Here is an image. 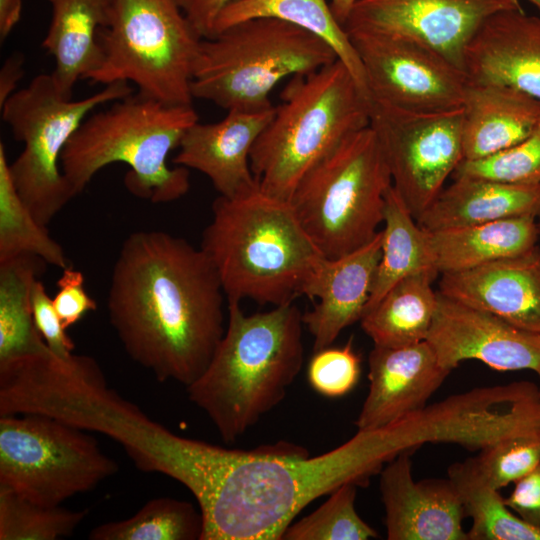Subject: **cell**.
I'll use <instances>...</instances> for the list:
<instances>
[{"label": "cell", "mask_w": 540, "mask_h": 540, "mask_svg": "<svg viewBox=\"0 0 540 540\" xmlns=\"http://www.w3.org/2000/svg\"><path fill=\"white\" fill-rule=\"evenodd\" d=\"M322 39L289 22L248 19L202 39L191 94L230 110L273 108L269 95L289 76L306 75L336 61Z\"/></svg>", "instance_id": "7"}, {"label": "cell", "mask_w": 540, "mask_h": 540, "mask_svg": "<svg viewBox=\"0 0 540 540\" xmlns=\"http://www.w3.org/2000/svg\"><path fill=\"white\" fill-rule=\"evenodd\" d=\"M390 461L379 430H358L318 456L279 441L229 449L163 427L148 443L145 464L184 485L203 517L201 540H281L295 517L346 483L365 486Z\"/></svg>", "instance_id": "1"}, {"label": "cell", "mask_w": 540, "mask_h": 540, "mask_svg": "<svg viewBox=\"0 0 540 540\" xmlns=\"http://www.w3.org/2000/svg\"><path fill=\"white\" fill-rule=\"evenodd\" d=\"M540 213V185L456 176L416 219L429 232Z\"/></svg>", "instance_id": "23"}, {"label": "cell", "mask_w": 540, "mask_h": 540, "mask_svg": "<svg viewBox=\"0 0 540 540\" xmlns=\"http://www.w3.org/2000/svg\"><path fill=\"white\" fill-rule=\"evenodd\" d=\"M426 341L450 371L478 360L494 370H531L540 376V334L440 293Z\"/></svg>", "instance_id": "15"}, {"label": "cell", "mask_w": 540, "mask_h": 540, "mask_svg": "<svg viewBox=\"0 0 540 540\" xmlns=\"http://www.w3.org/2000/svg\"><path fill=\"white\" fill-rule=\"evenodd\" d=\"M87 510L34 502L0 486V540H56L71 536Z\"/></svg>", "instance_id": "33"}, {"label": "cell", "mask_w": 540, "mask_h": 540, "mask_svg": "<svg viewBox=\"0 0 540 540\" xmlns=\"http://www.w3.org/2000/svg\"><path fill=\"white\" fill-rule=\"evenodd\" d=\"M200 509L171 497L149 500L133 516L93 528L90 540H201Z\"/></svg>", "instance_id": "32"}, {"label": "cell", "mask_w": 540, "mask_h": 540, "mask_svg": "<svg viewBox=\"0 0 540 540\" xmlns=\"http://www.w3.org/2000/svg\"><path fill=\"white\" fill-rule=\"evenodd\" d=\"M391 185L384 152L369 125L316 164L289 202L320 253L334 259L376 236Z\"/></svg>", "instance_id": "8"}, {"label": "cell", "mask_w": 540, "mask_h": 540, "mask_svg": "<svg viewBox=\"0 0 540 540\" xmlns=\"http://www.w3.org/2000/svg\"><path fill=\"white\" fill-rule=\"evenodd\" d=\"M448 478L458 492L466 517L472 519L468 540H540V530L511 512L472 458L450 465Z\"/></svg>", "instance_id": "30"}, {"label": "cell", "mask_w": 540, "mask_h": 540, "mask_svg": "<svg viewBox=\"0 0 540 540\" xmlns=\"http://www.w3.org/2000/svg\"><path fill=\"white\" fill-rule=\"evenodd\" d=\"M347 33L362 63L371 101L413 112L462 107L467 76L433 50L375 32Z\"/></svg>", "instance_id": "13"}, {"label": "cell", "mask_w": 540, "mask_h": 540, "mask_svg": "<svg viewBox=\"0 0 540 540\" xmlns=\"http://www.w3.org/2000/svg\"><path fill=\"white\" fill-rule=\"evenodd\" d=\"M22 12V0H0V40L3 42L15 25Z\"/></svg>", "instance_id": "43"}, {"label": "cell", "mask_w": 540, "mask_h": 540, "mask_svg": "<svg viewBox=\"0 0 540 540\" xmlns=\"http://www.w3.org/2000/svg\"><path fill=\"white\" fill-rule=\"evenodd\" d=\"M226 299L201 247L160 230L128 235L114 263L107 312L125 352L159 382L185 387L221 341Z\"/></svg>", "instance_id": "2"}, {"label": "cell", "mask_w": 540, "mask_h": 540, "mask_svg": "<svg viewBox=\"0 0 540 540\" xmlns=\"http://www.w3.org/2000/svg\"><path fill=\"white\" fill-rule=\"evenodd\" d=\"M281 97L250 164L265 193L289 201L316 164L370 125L371 100L339 59L294 76Z\"/></svg>", "instance_id": "6"}, {"label": "cell", "mask_w": 540, "mask_h": 540, "mask_svg": "<svg viewBox=\"0 0 540 540\" xmlns=\"http://www.w3.org/2000/svg\"><path fill=\"white\" fill-rule=\"evenodd\" d=\"M358 485L346 483L329 494L328 499L311 514L292 522L283 540H368L378 533L357 513L355 499Z\"/></svg>", "instance_id": "34"}, {"label": "cell", "mask_w": 540, "mask_h": 540, "mask_svg": "<svg viewBox=\"0 0 540 540\" xmlns=\"http://www.w3.org/2000/svg\"><path fill=\"white\" fill-rule=\"evenodd\" d=\"M515 486L505 503L511 511L531 526L540 530V464Z\"/></svg>", "instance_id": "40"}, {"label": "cell", "mask_w": 540, "mask_h": 540, "mask_svg": "<svg viewBox=\"0 0 540 540\" xmlns=\"http://www.w3.org/2000/svg\"><path fill=\"white\" fill-rule=\"evenodd\" d=\"M83 273L71 266L62 270L57 281L58 291L53 298L54 308L67 330L88 312L97 309L96 300L87 293Z\"/></svg>", "instance_id": "39"}, {"label": "cell", "mask_w": 540, "mask_h": 540, "mask_svg": "<svg viewBox=\"0 0 540 540\" xmlns=\"http://www.w3.org/2000/svg\"><path fill=\"white\" fill-rule=\"evenodd\" d=\"M361 358L349 340L342 347L314 351L307 370L308 382L319 394L336 398L349 393L358 383Z\"/></svg>", "instance_id": "37"}, {"label": "cell", "mask_w": 540, "mask_h": 540, "mask_svg": "<svg viewBox=\"0 0 540 540\" xmlns=\"http://www.w3.org/2000/svg\"><path fill=\"white\" fill-rule=\"evenodd\" d=\"M439 272L428 268L396 283L360 319L375 346L401 347L425 341L438 305L432 283Z\"/></svg>", "instance_id": "26"}, {"label": "cell", "mask_w": 540, "mask_h": 540, "mask_svg": "<svg viewBox=\"0 0 540 540\" xmlns=\"http://www.w3.org/2000/svg\"><path fill=\"white\" fill-rule=\"evenodd\" d=\"M32 254L61 270L71 266L63 247L53 239L19 196L0 143V261Z\"/></svg>", "instance_id": "31"}, {"label": "cell", "mask_w": 540, "mask_h": 540, "mask_svg": "<svg viewBox=\"0 0 540 540\" xmlns=\"http://www.w3.org/2000/svg\"><path fill=\"white\" fill-rule=\"evenodd\" d=\"M472 460L484 478L500 490L540 464V428L502 437Z\"/></svg>", "instance_id": "35"}, {"label": "cell", "mask_w": 540, "mask_h": 540, "mask_svg": "<svg viewBox=\"0 0 540 540\" xmlns=\"http://www.w3.org/2000/svg\"><path fill=\"white\" fill-rule=\"evenodd\" d=\"M383 223L381 258L364 313L402 279L435 268L428 232L418 225L393 185L385 195Z\"/></svg>", "instance_id": "28"}, {"label": "cell", "mask_w": 540, "mask_h": 540, "mask_svg": "<svg viewBox=\"0 0 540 540\" xmlns=\"http://www.w3.org/2000/svg\"><path fill=\"white\" fill-rule=\"evenodd\" d=\"M236 0H179V4L202 39L215 35V22L222 10Z\"/></svg>", "instance_id": "41"}, {"label": "cell", "mask_w": 540, "mask_h": 540, "mask_svg": "<svg viewBox=\"0 0 540 540\" xmlns=\"http://www.w3.org/2000/svg\"><path fill=\"white\" fill-rule=\"evenodd\" d=\"M461 108L463 160L503 151L540 122V100L505 85L468 81Z\"/></svg>", "instance_id": "22"}, {"label": "cell", "mask_w": 540, "mask_h": 540, "mask_svg": "<svg viewBox=\"0 0 540 540\" xmlns=\"http://www.w3.org/2000/svg\"><path fill=\"white\" fill-rule=\"evenodd\" d=\"M357 0H330L336 19L344 26L349 13Z\"/></svg>", "instance_id": "44"}, {"label": "cell", "mask_w": 540, "mask_h": 540, "mask_svg": "<svg viewBox=\"0 0 540 540\" xmlns=\"http://www.w3.org/2000/svg\"><path fill=\"white\" fill-rule=\"evenodd\" d=\"M407 451L388 462L380 472L379 488L385 509L389 540H468L466 518L451 480L414 481Z\"/></svg>", "instance_id": "16"}, {"label": "cell", "mask_w": 540, "mask_h": 540, "mask_svg": "<svg viewBox=\"0 0 540 540\" xmlns=\"http://www.w3.org/2000/svg\"><path fill=\"white\" fill-rule=\"evenodd\" d=\"M47 263L32 254L0 261V363L48 349L32 313L31 292Z\"/></svg>", "instance_id": "29"}, {"label": "cell", "mask_w": 540, "mask_h": 540, "mask_svg": "<svg viewBox=\"0 0 540 540\" xmlns=\"http://www.w3.org/2000/svg\"><path fill=\"white\" fill-rule=\"evenodd\" d=\"M453 176L540 185V122L529 136L503 151L478 160H463Z\"/></svg>", "instance_id": "36"}, {"label": "cell", "mask_w": 540, "mask_h": 540, "mask_svg": "<svg viewBox=\"0 0 540 540\" xmlns=\"http://www.w3.org/2000/svg\"><path fill=\"white\" fill-rule=\"evenodd\" d=\"M31 304L35 326L48 348L61 358L73 354L75 344L62 325L54 308L53 299L39 279L32 287Z\"/></svg>", "instance_id": "38"}, {"label": "cell", "mask_w": 540, "mask_h": 540, "mask_svg": "<svg viewBox=\"0 0 540 540\" xmlns=\"http://www.w3.org/2000/svg\"><path fill=\"white\" fill-rule=\"evenodd\" d=\"M469 82L512 87L540 100V14L504 10L489 17L465 55Z\"/></svg>", "instance_id": "21"}, {"label": "cell", "mask_w": 540, "mask_h": 540, "mask_svg": "<svg viewBox=\"0 0 540 540\" xmlns=\"http://www.w3.org/2000/svg\"><path fill=\"white\" fill-rule=\"evenodd\" d=\"M294 304L247 315L228 302V323L189 400L233 443L279 405L304 361L303 320Z\"/></svg>", "instance_id": "3"}, {"label": "cell", "mask_w": 540, "mask_h": 540, "mask_svg": "<svg viewBox=\"0 0 540 540\" xmlns=\"http://www.w3.org/2000/svg\"><path fill=\"white\" fill-rule=\"evenodd\" d=\"M274 110H230L218 122L194 123L183 135L173 163L207 176L220 196L256 189L259 182L251 168V150Z\"/></svg>", "instance_id": "19"}, {"label": "cell", "mask_w": 540, "mask_h": 540, "mask_svg": "<svg viewBox=\"0 0 540 540\" xmlns=\"http://www.w3.org/2000/svg\"><path fill=\"white\" fill-rule=\"evenodd\" d=\"M24 57L14 53L7 58L0 72V107L15 92L18 81L23 76Z\"/></svg>", "instance_id": "42"}, {"label": "cell", "mask_w": 540, "mask_h": 540, "mask_svg": "<svg viewBox=\"0 0 540 540\" xmlns=\"http://www.w3.org/2000/svg\"><path fill=\"white\" fill-rule=\"evenodd\" d=\"M533 5H535L537 7V9L539 10V14H540V0H529Z\"/></svg>", "instance_id": "45"}, {"label": "cell", "mask_w": 540, "mask_h": 540, "mask_svg": "<svg viewBox=\"0 0 540 540\" xmlns=\"http://www.w3.org/2000/svg\"><path fill=\"white\" fill-rule=\"evenodd\" d=\"M52 9L42 46L55 59L53 81L65 98L81 79H90L102 64L99 36L106 27L111 0H47Z\"/></svg>", "instance_id": "24"}, {"label": "cell", "mask_w": 540, "mask_h": 540, "mask_svg": "<svg viewBox=\"0 0 540 540\" xmlns=\"http://www.w3.org/2000/svg\"><path fill=\"white\" fill-rule=\"evenodd\" d=\"M382 251V231L364 246L338 258L322 257L312 269L301 295L318 300L302 315L313 337V350L331 344L363 316Z\"/></svg>", "instance_id": "18"}, {"label": "cell", "mask_w": 540, "mask_h": 540, "mask_svg": "<svg viewBox=\"0 0 540 540\" xmlns=\"http://www.w3.org/2000/svg\"><path fill=\"white\" fill-rule=\"evenodd\" d=\"M258 17L289 22L322 39L369 96L360 58L327 0H236L219 14L215 22V35L231 25Z\"/></svg>", "instance_id": "27"}, {"label": "cell", "mask_w": 540, "mask_h": 540, "mask_svg": "<svg viewBox=\"0 0 540 540\" xmlns=\"http://www.w3.org/2000/svg\"><path fill=\"white\" fill-rule=\"evenodd\" d=\"M370 127L393 187L418 219L463 161L462 108L413 112L371 101Z\"/></svg>", "instance_id": "12"}, {"label": "cell", "mask_w": 540, "mask_h": 540, "mask_svg": "<svg viewBox=\"0 0 540 540\" xmlns=\"http://www.w3.org/2000/svg\"><path fill=\"white\" fill-rule=\"evenodd\" d=\"M103 61L89 80L132 82L138 92L173 105H191V80L202 38L179 0H111L100 32Z\"/></svg>", "instance_id": "9"}, {"label": "cell", "mask_w": 540, "mask_h": 540, "mask_svg": "<svg viewBox=\"0 0 540 540\" xmlns=\"http://www.w3.org/2000/svg\"><path fill=\"white\" fill-rule=\"evenodd\" d=\"M515 9L519 0H357L344 28L417 42L465 73L466 50L482 24Z\"/></svg>", "instance_id": "14"}, {"label": "cell", "mask_w": 540, "mask_h": 540, "mask_svg": "<svg viewBox=\"0 0 540 540\" xmlns=\"http://www.w3.org/2000/svg\"><path fill=\"white\" fill-rule=\"evenodd\" d=\"M428 232L439 274L464 271L514 257L538 245V215L528 214L488 223Z\"/></svg>", "instance_id": "25"}, {"label": "cell", "mask_w": 540, "mask_h": 540, "mask_svg": "<svg viewBox=\"0 0 540 540\" xmlns=\"http://www.w3.org/2000/svg\"><path fill=\"white\" fill-rule=\"evenodd\" d=\"M214 264L227 302L291 304L324 257L289 201L260 186L234 197L218 196L201 246Z\"/></svg>", "instance_id": "4"}, {"label": "cell", "mask_w": 540, "mask_h": 540, "mask_svg": "<svg viewBox=\"0 0 540 540\" xmlns=\"http://www.w3.org/2000/svg\"><path fill=\"white\" fill-rule=\"evenodd\" d=\"M132 94L128 82L105 85L80 100L65 98L51 74H40L15 91L3 104L2 118L23 151L10 164L16 190L43 225L48 224L76 196L62 173L61 154L91 112L107 102Z\"/></svg>", "instance_id": "10"}, {"label": "cell", "mask_w": 540, "mask_h": 540, "mask_svg": "<svg viewBox=\"0 0 540 540\" xmlns=\"http://www.w3.org/2000/svg\"><path fill=\"white\" fill-rule=\"evenodd\" d=\"M368 367L369 391L355 421L358 430L380 428L424 408L451 372L426 340L374 345Z\"/></svg>", "instance_id": "17"}, {"label": "cell", "mask_w": 540, "mask_h": 540, "mask_svg": "<svg viewBox=\"0 0 540 540\" xmlns=\"http://www.w3.org/2000/svg\"><path fill=\"white\" fill-rule=\"evenodd\" d=\"M87 432L40 414L0 416V486L47 506L93 490L118 464Z\"/></svg>", "instance_id": "11"}, {"label": "cell", "mask_w": 540, "mask_h": 540, "mask_svg": "<svg viewBox=\"0 0 540 540\" xmlns=\"http://www.w3.org/2000/svg\"><path fill=\"white\" fill-rule=\"evenodd\" d=\"M198 121L192 104L130 94L83 121L61 154L62 173L77 196L99 170L120 162L130 167L124 182L134 195L154 203L178 200L190 189V174L170 167L167 158Z\"/></svg>", "instance_id": "5"}, {"label": "cell", "mask_w": 540, "mask_h": 540, "mask_svg": "<svg viewBox=\"0 0 540 540\" xmlns=\"http://www.w3.org/2000/svg\"><path fill=\"white\" fill-rule=\"evenodd\" d=\"M538 223H539V228H540V213L538 214Z\"/></svg>", "instance_id": "46"}, {"label": "cell", "mask_w": 540, "mask_h": 540, "mask_svg": "<svg viewBox=\"0 0 540 540\" xmlns=\"http://www.w3.org/2000/svg\"><path fill=\"white\" fill-rule=\"evenodd\" d=\"M439 293L540 334V248L441 274Z\"/></svg>", "instance_id": "20"}]
</instances>
